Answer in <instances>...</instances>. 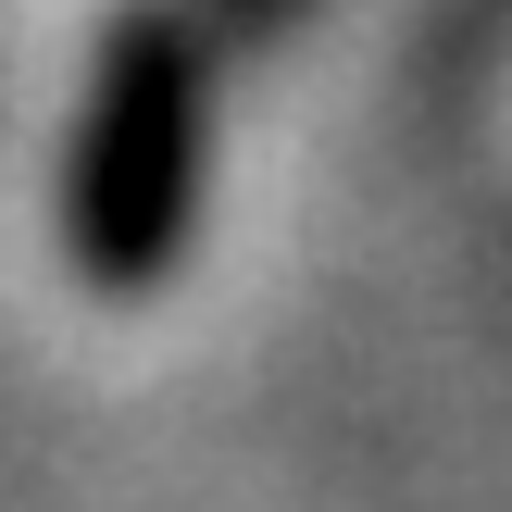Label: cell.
Returning <instances> with one entry per match:
<instances>
[{
	"label": "cell",
	"instance_id": "6da1fadb",
	"mask_svg": "<svg viewBox=\"0 0 512 512\" xmlns=\"http://www.w3.org/2000/svg\"><path fill=\"white\" fill-rule=\"evenodd\" d=\"M188 188H200V63L175 25H125L100 50L88 125H75V175H63V238L100 288H150L188 238Z\"/></svg>",
	"mask_w": 512,
	"mask_h": 512
}]
</instances>
